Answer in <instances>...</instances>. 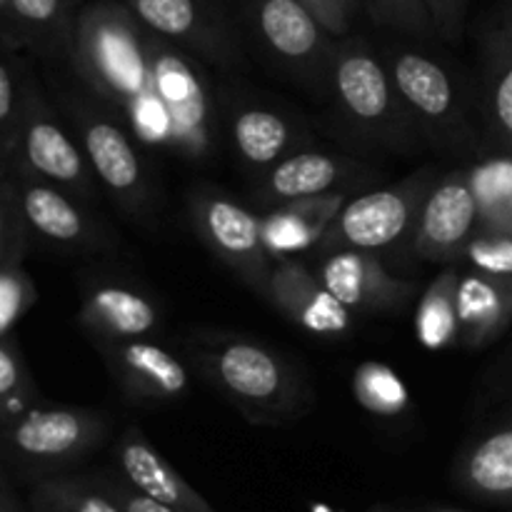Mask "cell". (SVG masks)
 Masks as SVG:
<instances>
[{
    "label": "cell",
    "mask_w": 512,
    "mask_h": 512,
    "mask_svg": "<svg viewBox=\"0 0 512 512\" xmlns=\"http://www.w3.org/2000/svg\"><path fill=\"white\" fill-rule=\"evenodd\" d=\"M65 60L140 145L190 163L213 158L218 123L208 80L188 50L140 23L123 0L78 10Z\"/></svg>",
    "instance_id": "cell-1"
},
{
    "label": "cell",
    "mask_w": 512,
    "mask_h": 512,
    "mask_svg": "<svg viewBox=\"0 0 512 512\" xmlns=\"http://www.w3.org/2000/svg\"><path fill=\"white\" fill-rule=\"evenodd\" d=\"M193 350L215 388L258 425H280L300 418L310 400L305 380L293 365L248 335L200 333Z\"/></svg>",
    "instance_id": "cell-2"
},
{
    "label": "cell",
    "mask_w": 512,
    "mask_h": 512,
    "mask_svg": "<svg viewBox=\"0 0 512 512\" xmlns=\"http://www.w3.org/2000/svg\"><path fill=\"white\" fill-rule=\"evenodd\" d=\"M330 95L345 123L380 148L410 153L423 140L388 63L363 40L338 38L330 63Z\"/></svg>",
    "instance_id": "cell-3"
},
{
    "label": "cell",
    "mask_w": 512,
    "mask_h": 512,
    "mask_svg": "<svg viewBox=\"0 0 512 512\" xmlns=\"http://www.w3.org/2000/svg\"><path fill=\"white\" fill-rule=\"evenodd\" d=\"M383 58L425 143L445 153H483L485 138L470 118L460 80L438 58L405 45Z\"/></svg>",
    "instance_id": "cell-4"
},
{
    "label": "cell",
    "mask_w": 512,
    "mask_h": 512,
    "mask_svg": "<svg viewBox=\"0 0 512 512\" xmlns=\"http://www.w3.org/2000/svg\"><path fill=\"white\" fill-rule=\"evenodd\" d=\"M110 433L100 410L73 405H33L3 425V458L35 480L60 473L93 453Z\"/></svg>",
    "instance_id": "cell-5"
},
{
    "label": "cell",
    "mask_w": 512,
    "mask_h": 512,
    "mask_svg": "<svg viewBox=\"0 0 512 512\" xmlns=\"http://www.w3.org/2000/svg\"><path fill=\"white\" fill-rule=\"evenodd\" d=\"M435 180L438 175L425 168L388 188L350 198L315 253L355 248L378 255L403 250V255H410L423 203Z\"/></svg>",
    "instance_id": "cell-6"
},
{
    "label": "cell",
    "mask_w": 512,
    "mask_h": 512,
    "mask_svg": "<svg viewBox=\"0 0 512 512\" xmlns=\"http://www.w3.org/2000/svg\"><path fill=\"white\" fill-rule=\"evenodd\" d=\"M65 110L105 193L133 218H148L153 213L155 195L135 135L108 108H98L90 100L70 95L65 98Z\"/></svg>",
    "instance_id": "cell-7"
},
{
    "label": "cell",
    "mask_w": 512,
    "mask_h": 512,
    "mask_svg": "<svg viewBox=\"0 0 512 512\" xmlns=\"http://www.w3.org/2000/svg\"><path fill=\"white\" fill-rule=\"evenodd\" d=\"M188 218L200 243L255 295L268 298L275 260L265 245L263 215L258 218L218 188L198 185L188 195Z\"/></svg>",
    "instance_id": "cell-8"
},
{
    "label": "cell",
    "mask_w": 512,
    "mask_h": 512,
    "mask_svg": "<svg viewBox=\"0 0 512 512\" xmlns=\"http://www.w3.org/2000/svg\"><path fill=\"white\" fill-rule=\"evenodd\" d=\"M43 178L58 188L68 190L83 203L95 198V178L83 145L75 143L68 130L60 125L58 115L50 108L45 95L40 93L33 73L28 75V93H25V115L20 128V148L13 168ZM8 173V170H3Z\"/></svg>",
    "instance_id": "cell-9"
},
{
    "label": "cell",
    "mask_w": 512,
    "mask_h": 512,
    "mask_svg": "<svg viewBox=\"0 0 512 512\" xmlns=\"http://www.w3.org/2000/svg\"><path fill=\"white\" fill-rule=\"evenodd\" d=\"M248 13L265 48L285 68L330 93V63L338 38L303 0H248Z\"/></svg>",
    "instance_id": "cell-10"
},
{
    "label": "cell",
    "mask_w": 512,
    "mask_h": 512,
    "mask_svg": "<svg viewBox=\"0 0 512 512\" xmlns=\"http://www.w3.org/2000/svg\"><path fill=\"white\" fill-rule=\"evenodd\" d=\"M478 225L480 203L470 168L440 175L423 203L410 255L425 263H458Z\"/></svg>",
    "instance_id": "cell-11"
},
{
    "label": "cell",
    "mask_w": 512,
    "mask_h": 512,
    "mask_svg": "<svg viewBox=\"0 0 512 512\" xmlns=\"http://www.w3.org/2000/svg\"><path fill=\"white\" fill-rule=\"evenodd\" d=\"M135 18L183 50L220 68H238L243 53L215 0H123Z\"/></svg>",
    "instance_id": "cell-12"
},
{
    "label": "cell",
    "mask_w": 512,
    "mask_h": 512,
    "mask_svg": "<svg viewBox=\"0 0 512 512\" xmlns=\"http://www.w3.org/2000/svg\"><path fill=\"white\" fill-rule=\"evenodd\" d=\"M315 273L353 313L388 315L403 310L418 293L413 280L395 275L378 253L355 248L323 250Z\"/></svg>",
    "instance_id": "cell-13"
},
{
    "label": "cell",
    "mask_w": 512,
    "mask_h": 512,
    "mask_svg": "<svg viewBox=\"0 0 512 512\" xmlns=\"http://www.w3.org/2000/svg\"><path fill=\"white\" fill-rule=\"evenodd\" d=\"M103 363L130 405L155 408L185 398L190 375L178 355L150 340H125V343L98 345Z\"/></svg>",
    "instance_id": "cell-14"
},
{
    "label": "cell",
    "mask_w": 512,
    "mask_h": 512,
    "mask_svg": "<svg viewBox=\"0 0 512 512\" xmlns=\"http://www.w3.org/2000/svg\"><path fill=\"white\" fill-rule=\"evenodd\" d=\"M370 180L373 173L353 160L330 155L325 150L300 148L263 173L255 200L270 210L295 200L338 193V190H358Z\"/></svg>",
    "instance_id": "cell-15"
},
{
    "label": "cell",
    "mask_w": 512,
    "mask_h": 512,
    "mask_svg": "<svg viewBox=\"0 0 512 512\" xmlns=\"http://www.w3.org/2000/svg\"><path fill=\"white\" fill-rule=\"evenodd\" d=\"M265 300L315 338H345L353 328V310L325 288L315 270L295 258L275 263Z\"/></svg>",
    "instance_id": "cell-16"
},
{
    "label": "cell",
    "mask_w": 512,
    "mask_h": 512,
    "mask_svg": "<svg viewBox=\"0 0 512 512\" xmlns=\"http://www.w3.org/2000/svg\"><path fill=\"white\" fill-rule=\"evenodd\" d=\"M8 173H13L18 183L20 205L35 238L55 248L73 250L100 248L105 243L103 228L83 208V200L23 170H8Z\"/></svg>",
    "instance_id": "cell-17"
},
{
    "label": "cell",
    "mask_w": 512,
    "mask_h": 512,
    "mask_svg": "<svg viewBox=\"0 0 512 512\" xmlns=\"http://www.w3.org/2000/svg\"><path fill=\"white\" fill-rule=\"evenodd\" d=\"M450 478L478 503L512 508V420L473 425L455 453Z\"/></svg>",
    "instance_id": "cell-18"
},
{
    "label": "cell",
    "mask_w": 512,
    "mask_h": 512,
    "mask_svg": "<svg viewBox=\"0 0 512 512\" xmlns=\"http://www.w3.org/2000/svg\"><path fill=\"white\" fill-rule=\"evenodd\" d=\"M160 318L158 303L123 280H95L78 310V325L98 345L148 338Z\"/></svg>",
    "instance_id": "cell-19"
},
{
    "label": "cell",
    "mask_w": 512,
    "mask_h": 512,
    "mask_svg": "<svg viewBox=\"0 0 512 512\" xmlns=\"http://www.w3.org/2000/svg\"><path fill=\"white\" fill-rule=\"evenodd\" d=\"M118 473L148 498L175 512H218L145 438L140 425H128L113 448Z\"/></svg>",
    "instance_id": "cell-20"
},
{
    "label": "cell",
    "mask_w": 512,
    "mask_h": 512,
    "mask_svg": "<svg viewBox=\"0 0 512 512\" xmlns=\"http://www.w3.org/2000/svg\"><path fill=\"white\" fill-rule=\"evenodd\" d=\"M228 138L240 163L253 173H268L273 165L310 143L293 115L263 103H243L228 118Z\"/></svg>",
    "instance_id": "cell-21"
},
{
    "label": "cell",
    "mask_w": 512,
    "mask_h": 512,
    "mask_svg": "<svg viewBox=\"0 0 512 512\" xmlns=\"http://www.w3.org/2000/svg\"><path fill=\"white\" fill-rule=\"evenodd\" d=\"M478 105L485 150L512 155V20L488 28L480 40Z\"/></svg>",
    "instance_id": "cell-22"
},
{
    "label": "cell",
    "mask_w": 512,
    "mask_h": 512,
    "mask_svg": "<svg viewBox=\"0 0 512 512\" xmlns=\"http://www.w3.org/2000/svg\"><path fill=\"white\" fill-rule=\"evenodd\" d=\"M460 345L483 350L505 338L512 325V275L468 268L458 288Z\"/></svg>",
    "instance_id": "cell-23"
},
{
    "label": "cell",
    "mask_w": 512,
    "mask_h": 512,
    "mask_svg": "<svg viewBox=\"0 0 512 512\" xmlns=\"http://www.w3.org/2000/svg\"><path fill=\"white\" fill-rule=\"evenodd\" d=\"M353 193L355 190H338L320 198L295 200L270 208L263 215V235L275 263L308 250L315 253Z\"/></svg>",
    "instance_id": "cell-24"
},
{
    "label": "cell",
    "mask_w": 512,
    "mask_h": 512,
    "mask_svg": "<svg viewBox=\"0 0 512 512\" xmlns=\"http://www.w3.org/2000/svg\"><path fill=\"white\" fill-rule=\"evenodd\" d=\"M3 50L68 58L70 33L78 10L73 0H0Z\"/></svg>",
    "instance_id": "cell-25"
},
{
    "label": "cell",
    "mask_w": 512,
    "mask_h": 512,
    "mask_svg": "<svg viewBox=\"0 0 512 512\" xmlns=\"http://www.w3.org/2000/svg\"><path fill=\"white\" fill-rule=\"evenodd\" d=\"M460 275L463 268L458 263L445 265L423 290V298L415 310V335L423 348L445 350L460 343Z\"/></svg>",
    "instance_id": "cell-26"
},
{
    "label": "cell",
    "mask_w": 512,
    "mask_h": 512,
    "mask_svg": "<svg viewBox=\"0 0 512 512\" xmlns=\"http://www.w3.org/2000/svg\"><path fill=\"white\" fill-rule=\"evenodd\" d=\"M470 173L480 203V228L512 235V155L485 150Z\"/></svg>",
    "instance_id": "cell-27"
},
{
    "label": "cell",
    "mask_w": 512,
    "mask_h": 512,
    "mask_svg": "<svg viewBox=\"0 0 512 512\" xmlns=\"http://www.w3.org/2000/svg\"><path fill=\"white\" fill-rule=\"evenodd\" d=\"M30 512H125L93 478H38L30 488Z\"/></svg>",
    "instance_id": "cell-28"
},
{
    "label": "cell",
    "mask_w": 512,
    "mask_h": 512,
    "mask_svg": "<svg viewBox=\"0 0 512 512\" xmlns=\"http://www.w3.org/2000/svg\"><path fill=\"white\" fill-rule=\"evenodd\" d=\"M30 70L20 63L15 50H3L0 65V173L13 168L20 148V128L25 115Z\"/></svg>",
    "instance_id": "cell-29"
},
{
    "label": "cell",
    "mask_w": 512,
    "mask_h": 512,
    "mask_svg": "<svg viewBox=\"0 0 512 512\" xmlns=\"http://www.w3.org/2000/svg\"><path fill=\"white\" fill-rule=\"evenodd\" d=\"M353 395L360 408L373 418L398 420L410 410V393L405 380L390 365L368 360L353 375Z\"/></svg>",
    "instance_id": "cell-30"
},
{
    "label": "cell",
    "mask_w": 512,
    "mask_h": 512,
    "mask_svg": "<svg viewBox=\"0 0 512 512\" xmlns=\"http://www.w3.org/2000/svg\"><path fill=\"white\" fill-rule=\"evenodd\" d=\"M488 420H512V335L480 373L470 403V428Z\"/></svg>",
    "instance_id": "cell-31"
},
{
    "label": "cell",
    "mask_w": 512,
    "mask_h": 512,
    "mask_svg": "<svg viewBox=\"0 0 512 512\" xmlns=\"http://www.w3.org/2000/svg\"><path fill=\"white\" fill-rule=\"evenodd\" d=\"M33 375L25 363L20 340L13 335L0 338V423H10L33 405H38Z\"/></svg>",
    "instance_id": "cell-32"
},
{
    "label": "cell",
    "mask_w": 512,
    "mask_h": 512,
    "mask_svg": "<svg viewBox=\"0 0 512 512\" xmlns=\"http://www.w3.org/2000/svg\"><path fill=\"white\" fill-rule=\"evenodd\" d=\"M360 5L380 30L420 40L435 35L425 0H360Z\"/></svg>",
    "instance_id": "cell-33"
},
{
    "label": "cell",
    "mask_w": 512,
    "mask_h": 512,
    "mask_svg": "<svg viewBox=\"0 0 512 512\" xmlns=\"http://www.w3.org/2000/svg\"><path fill=\"white\" fill-rule=\"evenodd\" d=\"M35 300H38V290L25 265L0 268V338L15 333Z\"/></svg>",
    "instance_id": "cell-34"
},
{
    "label": "cell",
    "mask_w": 512,
    "mask_h": 512,
    "mask_svg": "<svg viewBox=\"0 0 512 512\" xmlns=\"http://www.w3.org/2000/svg\"><path fill=\"white\" fill-rule=\"evenodd\" d=\"M463 260L470 268L512 275V235L478 225Z\"/></svg>",
    "instance_id": "cell-35"
},
{
    "label": "cell",
    "mask_w": 512,
    "mask_h": 512,
    "mask_svg": "<svg viewBox=\"0 0 512 512\" xmlns=\"http://www.w3.org/2000/svg\"><path fill=\"white\" fill-rule=\"evenodd\" d=\"M95 480L100 483V488L105 490V493L110 495V498L115 500V503L120 505L125 512H175L170 510L168 505L158 503V500L148 498L145 493H140L135 485H130L128 480L123 478V475H95Z\"/></svg>",
    "instance_id": "cell-36"
},
{
    "label": "cell",
    "mask_w": 512,
    "mask_h": 512,
    "mask_svg": "<svg viewBox=\"0 0 512 512\" xmlns=\"http://www.w3.org/2000/svg\"><path fill=\"white\" fill-rule=\"evenodd\" d=\"M470 0H425L433 18L435 35L445 43H458L465 33V15Z\"/></svg>",
    "instance_id": "cell-37"
},
{
    "label": "cell",
    "mask_w": 512,
    "mask_h": 512,
    "mask_svg": "<svg viewBox=\"0 0 512 512\" xmlns=\"http://www.w3.org/2000/svg\"><path fill=\"white\" fill-rule=\"evenodd\" d=\"M303 3L318 15L320 23H323L335 38H345V35L350 33V15L345 13L340 0H303Z\"/></svg>",
    "instance_id": "cell-38"
},
{
    "label": "cell",
    "mask_w": 512,
    "mask_h": 512,
    "mask_svg": "<svg viewBox=\"0 0 512 512\" xmlns=\"http://www.w3.org/2000/svg\"><path fill=\"white\" fill-rule=\"evenodd\" d=\"M0 512H30L23 503H20V498L15 495L8 478L3 480V488H0Z\"/></svg>",
    "instance_id": "cell-39"
},
{
    "label": "cell",
    "mask_w": 512,
    "mask_h": 512,
    "mask_svg": "<svg viewBox=\"0 0 512 512\" xmlns=\"http://www.w3.org/2000/svg\"><path fill=\"white\" fill-rule=\"evenodd\" d=\"M423 512H470V510H460V508H450V505H428Z\"/></svg>",
    "instance_id": "cell-40"
},
{
    "label": "cell",
    "mask_w": 512,
    "mask_h": 512,
    "mask_svg": "<svg viewBox=\"0 0 512 512\" xmlns=\"http://www.w3.org/2000/svg\"><path fill=\"white\" fill-rule=\"evenodd\" d=\"M340 3H343V8H345V13L350 15V18H353V13L358 8H363V5H360V0H340Z\"/></svg>",
    "instance_id": "cell-41"
},
{
    "label": "cell",
    "mask_w": 512,
    "mask_h": 512,
    "mask_svg": "<svg viewBox=\"0 0 512 512\" xmlns=\"http://www.w3.org/2000/svg\"><path fill=\"white\" fill-rule=\"evenodd\" d=\"M323 512V510H320ZM368 512H395V510H390V508H373V510H368Z\"/></svg>",
    "instance_id": "cell-42"
}]
</instances>
